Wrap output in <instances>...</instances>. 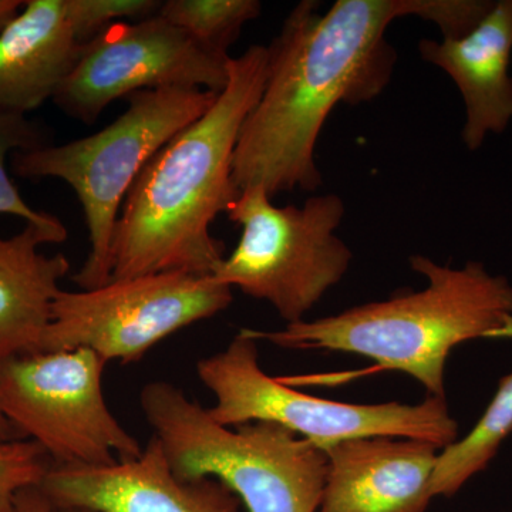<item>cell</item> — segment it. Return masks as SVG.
I'll return each mask as SVG.
<instances>
[{
    "instance_id": "6da1fadb",
    "label": "cell",
    "mask_w": 512,
    "mask_h": 512,
    "mask_svg": "<svg viewBox=\"0 0 512 512\" xmlns=\"http://www.w3.org/2000/svg\"><path fill=\"white\" fill-rule=\"evenodd\" d=\"M423 9L424 0H338L325 13L313 0L296 5L268 46L264 90L239 133L237 190H318L316 146L330 113L382 94L397 60L387 28Z\"/></svg>"
},
{
    "instance_id": "7a4b0ae2",
    "label": "cell",
    "mask_w": 512,
    "mask_h": 512,
    "mask_svg": "<svg viewBox=\"0 0 512 512\" xmlns=\"http://www.w3.org/2000/svg\"><path fill=\"white\" fill-rule=\"evenodd\" d=\"M268 47L251 46L229 60L227 87L211 109L148 161L121 207L111 279L160 272L214 275L224 244L211 224L239 191L232 164L239 133L264 90Z\"/></svg>"
},
{
    "instance_id": "3957f363",
    "label": "cell",
    "mask_w": 512,
    "mask_h": 512,
    "mask_svg": "<svg viewBox=\"0 0 512 512\" xmlns=\"http://www.w3.org/2000/svg\"><path fill=\"white\" fill-rule=\"evenodd\" d=\"M409 264L426 278V288L399 291L384 301L281 330H245L251 338L282 349L369 357L382 369L412 376L427 396L446 397V366L453 349L471 340L512 339V285L481 262L453 268L413 255Z\"/></svg>"
},
{
    "instance_id": "277c9868",
    "label": "cell",
    "mask_w": 512,
    "mask_h": 512,
    "mask_svg": "<svg viewBox=\"0 0 512 512\" xmlns=\"http://www.w3.org/2000/svg\"><path fill=\"white\" fill-rule=\"evenodd\" d=\"M140 406L174 473L215 478L248 512H316L328 457L293 431L254 421L222 426L173 383H147Z\"/></svg>"
},
{
    "instance_id": "5b68a950",
    "label": "cell",
    "mask_w": 512,
    "mask_h": 512,
    "mask_svg": "<svg viewBox=\"0 0 512 512\" xmlns=\"http://www.w3.org/2000/svg\"><path fill=\"white\" fill-rule=\"evenodd\" d=\"M218 94L200 89H158L127 97L128 109L99 133L13 156L22 178H56L82 204L90 251L73 276L82 291L111 281V248L121 207L148 161L181 130L204 116Z\"/></svg>"
},
{
    "instance_id": "8992f818",
    "label": "cell",
    "mask_w": 512,
    "mask_h": 512,
    "mask_svg": "<svg viewBox=\"0 0 512 512\" xmlns=\"http://www.w3.org/2000/svg\"><path fill=\"white\" fill-rule=\"evenodd\" d=\"M201 383L215 397L211 416L222 426L269 421L322 450L359 437H406L440 450L458 440L446 397L423 402L362 404L322 399L292 389L259 365L258 340L239 330L229 345L197 363Z\"/></svg>"
},
{
    "instance_id": "52a82bcc",
    "label": "cell",
    "mask_w": 512,
    "mask_h": 512,
    "mask_svg": "<svg viewBox=\"0 0 512 512\" xmlns=\"http://www.w3.org/2000/svg\"><path fill=\"white\" fill-rule=\"evenodd\" d=\"M259 185L239 191L225 212L241 239L214 278L268 302L286 325L301 322L348 274L353 254L336 235L346 207L336 194L278 207Z\"/></svg>"
},
{
    "instance_id": "ba28073f",
    "label": "cell",
    "mask_w": 512,
    "mask_h": 512,
    "mask_svg": "<svg viewBox=\"0 0 512 512\" xmlns=\"http://www.w3.org/2000/svg\"><path fill=\"white\" fill-rule=\"evenodd\" d=\"M106 365L87 349L0 360V413L55 464L106 466L136 458L143 447L104 397Z\"/></svg>"
},
{
    "instance_id": "9c48e42d",
    "label": "cell",
    "mask_w": 512,
    "mask_h": 512,
    "mask_svg": "<svg viewBox=\"0 0 512 512\" xmlns=\"http://www.w3.org/2000/svg\"><path fill=\"white\" fill-rule=\"evenodd\" d=\"M232 288L212 275L160 272L111 279L90 291H60L40 352L87 349L107 363L138 362L178 330L232 303Z\"/></svg>"
},
{
    "instance_id": "30bf717a",
    "label": "cell",
    "mask_w": 512,
    "mask_h": 512,
    "mask_svg": "<svg viewBox=\"0 0 512 512\" xmlns=\"http://www.w3.org/2000/svg\"><path fill=\"white\" fill-rule=\"evenodd\" d=\"M231 56L220 55L160 15L114 23L89 42L53 101L63 113L94 124L111 103L158 89L220 94Z\"/></svg>"
},
{
    "instance_id": "8fae6325",
    "label": "cell",
    "mask_w": 512,
    "mask_h": 512,
    "mask_svg": "<svg viewBox=\"0 0 512 512\" xmlns=\"http://www.w3.org/2000/svg\"><path fill=\"white\" fill-rule=\"evenodd\" d=\"M39 488L56 511L241 512L221 481L178 477L154 436L140 456L106 466L50 463Z\"/></svg>"
},
{
    "instance_id": "7c38bea8",
    "label": "cell",
    "mask_w": 512,
    "mask_h": 512,
    "mask_svg": "<svg viewBox=\"0 0 512 512\" xmlns=\"http://www.w3.org/2000/svg\"><path fill=\"white\" fill-rule=\"evenodd\" d=\"M325 487L316 512H426L440 448L406 437H359L323 450Z\"/></svg>"
},
{
    "instance_id": "4fadbf2b",
    "label": "cell",
    "mask_w": 512,
    "mask_h": 512,
    "mask_svg": "<svg viewBox=\"0 0 512 512\" xmlns=\"http://www.w3.org/2000/svg\"><path fill=\"white\" fill-rule=\"evenodd\" d=\"M419 52L460 90L467 150H480L488 136L507 130L512 121V0H495L483 22L461 39H421Z\"/></svg>"
},
{
    "instance_id": "5bb4252c",
    "label": "cell",
    "mask_w": 512,
    "mask_h": 512,
    "mask_svg": "<svg viewBox=\"0 0 512 512\" xmlns=\"http://www.w3.org/2000/svg\"><path fill=\"white\" fill-rule=\"evenodd\" d=\"M66 0H28L0 32V110L26 114L53 99L82 55Z\"/></svg>"
},
{
    "instance_id": "9a60e30c",
    "label": "cell",
    "mask_w": 512,
    "mask_h": 512,
    "mask_svg": "<svg viewBox=\"0 0 512 512\" xmlns=\"http://www.w3.org/2000/svg\"><path fill=\"white\" fill-rule=\"evenodd\" d=\"M66 238L67 231L35 224H26L13 237L0 238V360L42 350L70 262L63 254L49 256L39 248Z\"/></svg>"
},
{
    "instance_id": "2e32d148",
    "label": "cell",
    "mask_w": 512,
    "mask_h": 512,
    "mask_svg": "<svg viewBox=\"0 0 512 512\" xmlns=\"http://www.w3.org/2000/svg\"><path fill=\"white\" fill-rule=\"evenodd\" d=\"M512 433V372L498 383L497 392L473 430L440 451L434 470V498L456 495L483 473Z\"/></svg>"
},
{
    "instance_id": "e0dca14e",
    "label": "cell",
    "mask_w": 512,
    "mask_h": 512,
    "mask_svg": "<svg viewBox=\"0 0 512 512\" xmlns=\"http://www.w3.org/2000/svg\"><path fill=\"white\" fill-rule=\"evenodd\" d=\"M261 12L258 0H167L158 15L212 52L229 56L242 28Z\"/></svg>"
},
{
    "instance_id": "ac0fdd59",
    "label": "cell",
    "mask_w": 512,
    "mask_h": 512,
    "mask_svg": "<svg viewBox=\"0 0 512 512\" xmlns=\"http://www.w3.org/2000/svg\"><path fill=\"white\" fill-rule=\"evenodd\" d=\"M43 146H46V143L42 130L28 120L26 114L0 110V214L15 215L25 220L26 224H35L55 231H67L55 215L33 210L28 202L23 200L18 187L10 180L6 168V158L10 153L35 150Z\"/></svg>"
},
{
    "instance_id": "d6986e66",
    "label": "cell",
    "mask_w": 512,
    "mask_h": 512,
    "mask_svg": "<svg viewBox=\"0 0 512 512\" xmlns=\"http://www.w3.org/2000/svg\"><path fill=\"white\" fill-rule=\"evenodd\" d=\"M49 460L35 441H0V512H16V495L25 488L39 487Z\"/></svg>"
},
{
    "instance_id": "ffe728a7",
    "label": "cell",
    "mask_w": 512,
    "mask_h": 512,
    "mask_svg": "<svg viewBox=\"0 0 512 512\" xmlns=\"http://www.w3.org/2000/svg\"><path fill=\"white\" fill-rule=\"evenodd\" d=\"M157 0H66L67 15L80 42L86 43L114 23L156 16Z\"/></svg>"
},
{
    "instance_id": "44dd1931",
    "label": "cell",
    "mask_w": 512,
    "mask_h": 512,
    "mask_svg": "<svg viewBox=\"0 0 512 512\" xmlns=\"http://www.w3.org/2000/svg\"><path fill=\"white\" fill-rule=\"evenodd\" d=\"M15 505L16 512H57L39 487H29L20 491L16 495Z\"/></svg>"
},
{
    "instance_id": "7402d4cb",
    "label": "cell",
    "mask_w": 512,
    "mask_h": 512,
    "mask_svg": "<svg viewBox=\"0 0 512 512\" xmlns=\"http://www.w3.org/2000/svg\"><path fill=\"white\" fill-rule=\"evenodd\" d=\"M22 6L23 2L20 0H0V32L18 15Z\"/></svg>"
},
{
    "instance_id": "603a6c76",
    "label": "cell",
    "mask_w": 512,
    "mask_h": 512,
    "mask_svg": "<svg viewBox=\"0 0 512 512\" xmlns=\"http://www.w3.org/2000/svg\"><path fill=\"white\" fill-rule=\"evenodd\" d=\"M19 439L18 434L12 429V426L8 423V420L0 413V441H9Z\"/></svg>"
},
{
    "instance_id": "cb8c5ba5",
    "label": "cell",
    "mask_w": 512,
    "mask_h": 512,
    "mask_svg": "<svg viewBox=\"0 0 512 512\" xmlns=\"http://www.w3.org/2000/svg\"><path fill=\"white\" fill-rule=\"evenodd\" d=\"M57 512H90V511L70 510V511H57Z\"/></svg>"
}]
</instances>
